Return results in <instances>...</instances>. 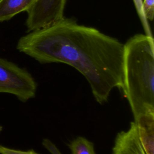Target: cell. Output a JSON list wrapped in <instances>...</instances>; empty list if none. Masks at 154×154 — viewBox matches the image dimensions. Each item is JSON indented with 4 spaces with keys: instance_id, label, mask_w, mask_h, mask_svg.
I'll list each match as a JSON object with an SVG mask.
<instances>
[{
    "instance_id": "8fae6325",
    "label": "cell",
    "mask_w": 154,
    "mask_h": 154,
    "mask_svg": "<svg viewBox=\"0 0 154 154\" xmlns=\"http://www.w3.org/2000/svg\"><path fill=\"white\" fill-rule=\"evenodd\" d=\"M0 154H38L33 150L26 151L13 149L0 144Z\"/></svg>"
},
{
    "instance_id": "5b68a950",
    "label": "cell",
    "mask_w": 154,
    "mask_h": 154,
    "mask_svg": "<svg viewBox=\"0 0 154 154\" xmlns=\"http://www.w3.org/2000/svg\"><path fill=\"white\" fill-rule=\"evenodd\" d=\"M112 154H146L139 138L136 123L132 122L127 131L119 132Z\"/></svg>"
},
{
    "instance_id": "4fadbf2b",
    "label": "cell",
    "mask_w": 154,
    "mask_h": 154,
    "mask_svg": "<svg viewBox=\"0 0 154 154\" xmlns=\"http://www.w3.org/2000/svg\"><path fill=\"white\" fill-rule=\"evenodd\" d=\"M2 131V127L0 125V133H1V132Z\"/></svg>"
},
{
    "instance_id": "7c38bea8",
    "label": "cell",
    "mask_w": 154,
    "mask_h": 154,
    "mask_svg": "<svg viewBox=\"0 0 154 154\" xmlns=\"http://www.w3.org/2000/svg\"><path fill=\"white\" fill-rule=\"evenodd\" d=\"M44 147L48 150L52 154H61L57 147L50 140L44 139L42 143Z\"/></svg>"
},
{
    "instance_id": "8992f818",
    "label": "cell",
    "mask_w": 154,
    "mask_h": 154,
    "mask_svg": "<svg viewBox=\"0 0 154 154\" xmlns=\"http://www.w3.org/2000/svg\"><path fill=\"white\" fill-rule=\"evenodd\" d=\"M134 122L146 154H154V114L143 115Z\"/></svg>"
},
{
    "instance_id": "277c9868",
    "label": "cell",
    "mask_w": 154,
    "mask_h": 154,
    "mask_svg": "<svg viewBox=\"0 0 154 154\" xmlns=\"http://www.w3.org/2000/svg\"><path fill=\"white\" fill-rule=\"evenodd\" d=\"M66 0H37L26 11L29 31L47 27L64 17Z\"/></svg>"
},
{
    "instance_id": "ba28073f",
    "label": "cell",
    "mask_w": 154,
    "mask_h": 154,
    "mask_svg": "<svg viewBox=\"0 0 154 154\" xmlns=\"http://www.w3.org/2000/svg\"><path fill=\"white\" fill-rule=\"evenodd\" d=\"M72 154H96L93 143L82 137H78L69 144Z\"/></svg>"
},
{
    "instance_id": "9c48e42d",
    "label": "cell",
    "mask_w": 154,
    "mask_h": 154,
    "mask_svg": "<svg viewBox=\"0 0 154 154\" xmlns=\"http://www.w3.org/2000/svg\"><path fill=\"white\" fill-rule=\"evenodd\" d=\"M133 2L135 7V9L138 14V16L143 27L144 34L150 37H153L149 20L146 18L144 11L143 0H133Z\"/></svg>"
},
{
    "instance_id": "52a82bcc",
    "label": "cell",
    "mask_w": 154,
    "mask_h": 154,
    "mask_svg": "<svg viewBox=\"0 0 154 154\" xmlns=\"http://www.w3.org/2000/svg\"><path fill=\"white\" fill-rule=\"evenodd\" d=\"M37 0H1L0 22L10 20L15 15L27 11Z\"/></svg>"
},
{
    "instance_id": "30bf717a",
    "label": "cell",
    "mask_w": 154,
    "mask_h": 154,
    "mask_svg": "<svg viewBox=\"0 0 154 154\" xmlns=\"http://www.w3.org/2000/svg\"><path fill=\"white\" fill-rule=\"evenodd\" d=\"M143 8L147 20L152 21L154 18V0H144Z\"/></svg>"
},
{
    "instance_id": "7a4b0ae2",
    "label": "cell",
    "mask_w": 154,
    "mask_h": 154,
    "mask_svg": "<svg viewBox=\"0 0 154 154\" xmlns=\"http://www.w3.org/2000/svg\"><path fill=\"white\" fill-rule=\"evenodd\" d=\"M135 121L154 114V40L137 34L124 44L121 87Z\"/></svg>"
},
{
    "instance_id": "6da1fadb",
    "label": "cell",
    "mask_w": 154,
    "mask_h": 154,
    "mask_svg": "<svg viewBox=\"0 0 154 154\" xmlns=\"http://www.w3.org/2000/svg\"><path fill=\"white\" fill-rule=\"evenodd\" d=\"M17 49L40 63L70 65L84 76L96 100L106 102L122 84L124 44L98 29L63 17L22 37Z\"/></svg>"
},
{
    "instance_id": "3957f363",
    "label": "cell",
    "mask_w": 154,
    "mask_h": 154,
    "mask_svg": "<svg viewBox=\"0 0 154 154\" xmlns=\"http://www.w3.org/2000/svg\"><path fill=\"white\" fill-rule=\"evenodd\" d=\"M37 83L25 69L0 58V93L16 96L22 102L34 98Z\"/></svg>"
},
{
    "instance_id": "5bb4252c",
    "label": "cell",
    "mask_w": 154,
    "mask_h": 154,
    "mask_svg": "<svg viewBox=\"0 0 154 154\" xmlns=\"http://www.w3.org/2000/svg\"><path fill=\"white\" fill-rule=\"evenodd\" d=\"M1 1V0H0V1Z\"/></svg>"
}]
</instances>
